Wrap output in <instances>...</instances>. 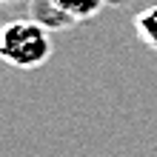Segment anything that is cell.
<instances>
[{"label": "cell", "mask_w": 157, "mask_h": 157, "mask_svg": "<svg viewBox=\"0 0 157 157\" xmlns=\"http://www.w3.org/2000/svg\"><path fill=\"white\" fill-rule=\"evenodd\" d=\"M52 32L32 17H17L0 26V63L12 69H40L52 57Z\"/></svg>", "instance_id": "1"}, {"label": "cell", "mask_w": 157, "mask_h": 157, "mask_svg": "<svg viewBox=\"0 0 157 157\" xmlns=\"http://www.w3.org/2000/svg\"><path fill=\"white\" fill-rule=\"evenodd\" d=\"M26 3H29V17L37 20L40 26H46L49 32H63V29H69V26H75L60 12V6L54 3V0H26Z\"/></svg>", "instance_id": "2"}, {"label": "cell", "mask_w": 157, "mask_h": 157, "mask_svg": "<svg viewBox=\"0 0 157 157\" xmlns=\"http://www.w3.org/2000/svg\"><path fill=\"white\" fill-rule=\"evenodd\" d=\"M60 6V12L69 17L71 23H83L100 14V9L106 6V0H54Z\"/></svg>", "instance_id": "3"}, {"label": "cell", "mask_w": 157, "mask_h": 157, "mask_svg": "<svg viewBox=\"0 0 157 157\" xmlns=\"http://www.w3.org/2000/svg\"><path fill=\"white\" fill-rule=\"evenodd\" d=\"M134 32L149 49L157 52V6H149L134 14Z\"/></svg>", "instance_id": "4"}, {"label": "cell", "mask_w": 157, "mask_h": 157, "mask_svg": "<svg viewBox=\"0 0 157 157\" xmlns=\"http://www.w3.org/2000/svg\"><path fill=\"white\" fill-rule=\"evenodd\" d=\"M106 3H117V0H106Z\"/></svg>", "instance_id": "5"}]
</instances>
